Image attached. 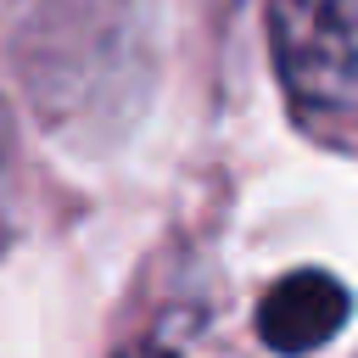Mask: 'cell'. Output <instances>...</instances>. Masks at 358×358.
Returning <instances> with one entry per match:
<instances>
[{
  "label": "cell",
  "mask_w": 358,
  "mask_h": 358,
  "mask_svg": "<svg viewBox=\"0 0 358 358\" xmlns=\"http://www.w3.org/2000/svg\"><path fill=\"white\" fill-rule=\"evenodd\" d=\"M268 56L302 123H336L358 106V39L341 0H268Z\"/></svg>",
  "instance_id": "1"
},
{
  "label": "cell",
  "mask_w": 358,
  "mask_h": 358,
  "mask_svg": "<svg viewBox=\"0 0 358 358\" xmlns=\"http://www.w3.org/2000/svg\"><path fill=\"white\" fill-rule=\"evenodd\" d=\"M352 319V291L330 268H291L257 302V341L280 358H308L330 347Z\"/></svg>",
  "instance_id": "2"
},
{
  "label": "cell",
  "mask_w": 358,
  "mask_h": 358,
  "mask_svg": "<svg viewBox=\"0 0 358 358\" xmlns=\"http://www.w3.org/2000/svg\"><path fill=\"white\" fill-rule=\"evenodd\" d=\"M17 179H22V162H17V129H11V112L0 101V246L11 235V218H17Z\"/></svg>",
  "instance_id": "3"
},
{
  "label": "cell",
  "mask_w": 358,
  "mask_h": 358,
  "mask_svg": "<svg viewBox=\"0 0 358 358\" xmlns=\"http://www.w3.org/2000/svg\"><path fill=\"white\" fill-rule=\"evenodd\" d=\"M117 358H179L173 347H162V341H134V347H123Z\"/></svg>",
  "instance_id": "4"
}]
</instances>
